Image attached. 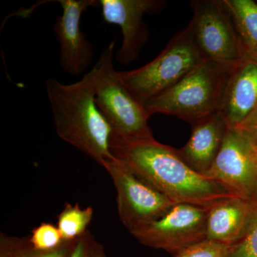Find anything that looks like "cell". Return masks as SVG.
I'll return each instance as SVG.
<instances>
[{
    "instance_id": "19",
    "label": "cell",
    "mask_w": 257,
    "mask_h": 257,
    "mask_svg": "<svg viewBox=\"0 0 257 257\" xmlns=\"http://www.w3.org/2000/svg\"><path fill=\"white\" fill-rule=\"evenodd\" d=\"M230 246L205 239L184 248L173 257H224Z\"/></svg>"
},
{
    "instance_id": "21",
    "label": "cell",
    "mask_w": 257,
    "mask_h": 257,
    "mask_svg": "<svg viewBox=\"0 0 257 257\" xmlns=\"http://www.w3.org/2000/svg\"><path fill=\"white\" fill-rule=\"evenodd\" d=\"M97 241L89 231H87L76 241L70 257H93Z\"/></svg>"
},
{
    "instance_id": "7",
    "label": "cell",
    "mask_w": 257,
    "mask_h": 257,
    "mask_svg": "<svg viewBox=\"0 0 257 257\" xmlns=\"http://www.w3.org/2000/svg\"><path fill=\"white\" fill-rule=\"evenodd\" d=\"M103 167L114 183L118 214L128 232L160 219L176 204L115 157Z\"/></svg>"
},
{
    "instance_id": "22",
    "label": "cell",
    "mask_w": 257,
    "mask_h": 257,
    "mask_svg": "<svg viewBox=\"0 0 257 257\" xmlns=\"http://www.w3.org/2000/svg\"><path fill=\"white\" fill-rule=\"evenodd\" d=\"M22 238L0 234V257H18Z\"/></svg>"
},
{
    "instance_id": "24",
    "label": "cell",
    "mask_w": 257,
    "mask_h": 257,
    "mask_svg": "<svg viewBox=\"0 0 257 257\" xmlns=\"http://www.w3.org/2000/svg\"><path fill=\"white\" fill-rule=\"evenodd\" d=\"M93 257H106L104 247L101 243L98 242L97 245H96L95 251H94V256Z\"/></svg>"
},
{
    "instance_id": "16",
    "label": "cell",
    "mask_w": 257,
    "mask_h": 257,
    "mask_svg": "<svg viewBox=\"0 0 257 257\" xmlns=\"http://www.w3.org/2000/svg\"><path fill=\"white\" fill-rule=\"evenodd\" d=\"M93 215L92 207L82 209L78 203L74 205L66 203L63 210L57 216V224L64 241H75L85 234Z\"/></svg>"
},
{
    "instance_id": "13",
    "label": "cell",
    "mask_w": 257,
    "mask_h": 257,
    "mask_svg": "<svg viewBox=\"0 0 257 257\" xmlns=\"http://www.w3.org/2000/svg\"><path fill=\"white\" fill-rule=\"evenodd\" d=\"M228 128L219 111L209 115L192 124L188 142L177 151L191 168L204 176L220 151Z\"/></svg>"
},
{
    "instance_id": "18",
    "label": "cell",
    "mask_w": 257,
    "mask_h": 257,
    "mask_svg": "<svg viewBox=\"0 0 257 257\" xmlns=\"http://www.w3.org/2000/svg\"><path fill=\"white\" fill-rule=\"evenodd\" d=\"M224 257H257V202L246 234L237 243L230 246Z\"/></svg>"
},
{
    "instance_id": "11",
    "label": "cell",
    "mask_w": 257,
    "mask_h": 257,
    "mask_svg": "<svg viewBox=\"0 0 257 257\" xmlns=\"http://www.w3.org/2000/svg\"><path fill=\"white\" fill-rule=\"evenodd\" d=\"M103 21L121 28L122 42L115 55L118 62L128 64L138 58L148 40L145 14L159 13L166 5L160 0H99Z\"/></svg>"
},
{
    "instance_id": "4",
    "label": "cell",
    "mask_w": 257,
    "mask_h": 257,
    "mask_svg": "<svg viewBox=\"0 0 257 257\" xmlns=\"http://www.w3.org/2000/svg\"><path fill=\"white\" fill-rule=\"evenodd\" d=\"M235 66L202 61L174 87L148 101L144 106L147 114L171 115L192 124L217 112Z\"/></svg>"
},
{
    "instance_id": "6",
    "label": "cell",
    "mask_w": 257,
    "mask_h": 257,
    "mask_svg": "<svg viewBox=\"0 0 257 257\" xmlns=\"http://www.w3.org/2000/svg\"><path fill=\"white\" fill-rule=\"evenodd\" d=\"M193 17L188 24L203 60L235 66L243 59L237 32L224 0L191 2Z\"/></svg>"
},
{
    "instance_id": "9",
    "label": "cell",
    "mask_w": 257,
    "mask_h": 257,
    "mask_svg": "<svg viewBox=\"0 0 257 257\" xmlns=\"http://www.w3.org/2000/svg\"><path fill=\"white\" fill-rule=\"evenodd\" d=\"M207 209L189 204H175L156 221L130 234L140 243L176 253L206 239Z\"/></svg>"
},
{
    "instance_id": "10",
    "label": "cell",
    "mask_w": 257,
    "mask_h": 257,
    "mask_svg": "<svg viewBox=\"0 0 257 257\" xmlns=\"http://www.w3.org/2000/svg\"><path fill=\"white\" fill-rule=\"evenodd\" d=\"M62 15L56 18L53 29L60 46L59 62L66 73L79 76L87 73L94 59V48L81 30L83 13L99 7L96 0H58Z\"/></svg>"
},
{
    "instance_id": "1",
    "label": "cell",
    "mask_w": 257,
    "mask_h": 257,
    "mask_svg": "<svg viewBox=\"0 0 257 257\" xmlns=\"http://www.w3.org/2000/svg\"><path fill=\"white\" fill-rule=\"evenodd\" d=\"M111 155L176 204L208 209L231 197L219 182L198 173L177 150L155 139L133 143L111 144Z\"/></svg>"
},
{
    "instance_id": "15",
    "label": "cell",
    "mask_w": 257,
    "mask_h": 257,
    "mask_svg": "<svg viewBox=\"0 0 257 257\" xmlns=\"http://www.w3.org/2000/svg\"><path fill=\"white\" fill-rule=\"evenodd\" d=\"M234 23L243 58L257 60V3L252 0H224Z\"/></svg>"
},
{
    "instance_id": "12",
    "label": "cell",
    "mask_w": 257,
    "mask_h": 257,
    "mask_svg": "<svg viewBox=\"0 0 257 257\" xmlns=\"http://www.w3.org/2000/svg\"><path fill=\"white\" fill-rule=\"evenodd\" d=\"M257 108V60L243 58L228 81L219 112L230 127L239 126Z\"/></svg>"
},
{
    "instance_id": "20",
    "label": "cell",
    "mask_w": 257,
    "mask_h": 257,
    "mask_svg": "<svg viewBox=\"0 0 257 257\" xmlns=\"http://www.w3.org/2000/svg\"><path fill=\"white\" fill-rule=\"evenodd\" d=\"M77 240L65 241L55 249L42 251L32 246L29 237L22 238L18 257H70Z\"/></svg>"
},
{
    "instance_id": "17",
    "label": "cell",
    "mask_w": 257,
    "mask_h": 257,
    "mask_svg": "<svg viewBox=\"0 0 257 257\" xmlns=\"http://www.w3.org/2000/svg\"><path fill=\"white\" fill-rule=\"evenodd\" d=\"M29 239L34 248L42 251L55 249L65 242L57 226L45 222L32 230Z\"/></svg>"
},
{
    "instance_id": "8",
    "label": "cell",
    "mask_w": 257,
    "mask_h": 257,
    "mask_svg": "<svg viewBox=\"0 0 257 257\" xmlns=\"http://www.w3.org/2000/svg\"><path fill=\"white\" fill-rule=\"evenodd\" d=\"M205 177L219 182L231 195L257 200V143L239 126L228 128L224 143Z\"/></svg>"
},
{
    "instance_id": "23",
    "label": "cell",
    "mask_w": 257,
    "mask_h": 257,
    "mask_svg": "<svg viewBox=\"0 0 257 257\" xmlns=\"http://www.w3.org/2000/svg\"><path fill=\"white\" fill-rule=\"evenodd\" d=\"M237 126L246 130L254 139L257 143V108L256 110L253 111L247 119Z\"/></svg>"
},
{
    "instance_id": "5",
    "label": "cell",
    "mask_w": 257,
    "mask_h": 257,
    "mask_svg": "<svg viewBox=\"0 0 257 257\" xmlns=\"http://www.w3.org/2000/svg\"><path fill=\"white\" fill-rule=\"evenodd\" d=\"M202 61L187 26L172 37L165 50L151 62L118 73L130 92L145 106L174 87Z\"/></svg>"
},
{
    "instance_id": "14",
    "label": "cell",
    "mask_w": 257,
    "mask_h": 257,
    "mask_svg": "<svg viewBox=\"0 0 257 257\" xmlns=\"http://www.w3.org/2000/svg\"><path fill=\"white\" fill-rule=\"evenodd\" d=\"M257 200L231 197L207 209L206 239L231 246L246 234Z\"/></svg>"
},
{
    "instance_id": "3",
    "label": "cell",
    "mask_w": 257,
    "mask_h": 257,
    "mask_svg": "<svg viewBox=\"0 0 257 257\" xmlns=\"http://www.w3.org/2000/svg\"><path fill=\"white\" fill-rule=\"evenodd\" d=\"M115 40L101 52L92 69L96 106L112 132L111 143L153 140L150 116L120 79L114 65Z\"/></svg>"
},
{
    "instance_id": "2",
    "label": "cell",
    "mask_w": 257,
    "mask_h": 257,
    "mask_svg": "<svg viewBox=\"0 0 257 257\" xmlns=\"http://www.w3.org/2000/svg\"><path fill=\"white\" fill-rule=\"evenodd\" d=\"M45 85L59 138L102 167L114 160L112 132L96 106L92 69L77 82L64 84L50 77Z\"/></svg>"
}]
</instances>
